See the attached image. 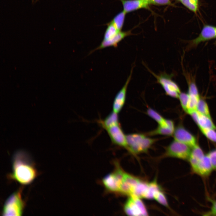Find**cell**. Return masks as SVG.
Here are the masks:
<instances>
[{
	"mask_svg": "<svg viewBox=\"0 0 216 216\" xmlns=\"http://www.w3.org/2000/svg\"><path fill=\"white\" fill-rule=\"evenodd\" d=\"M31 161L29 154L25 151L20 150L16 152L13 156L11 177L22 184L31 183L37 174Z\"/></svg>",
	"mask_w": 216,
	"mask_h": 216,
	"instance_id": "cell-1",
	"label": "cell"
},
{
	"mask_svg": "<svg viewBox=\"0 0 216 216\" xmlns=\"http://www.w3.org/2000/svg\"><path fill=\"white\" fill-rule=\"evenodd\" d=\"M126 138L127 150L134 155L146 152L156 141L155 139L138 133L128 134Z\"/></svg>",
	"mask_w": 216,
	"mask_h": 216,
	"instance_id": "cell-2",
	"label": "cell"
},
{
	"mask_svg": "<svg viewBox=\"0 0 216 216\" xmlns=\"http://www.w3.org/2000/svg\"><path fill=\"white\" fill-rule=\"evenodd\" d=\"M24 207V202L20 191L11 195L5 201L3 207V215L20 216Z\"/></svg>",
	"mask_w": 216,
	"mask_h": 216,
	"instance_id": "cell-3",
	"label": "cell"
},
{
	"mask_svg": "<svg viewBox=\"0 0 216 216\" xmlns=\"http://www.w3.org/2000/svg\"><path fill=\"white\" fill-rule=\"evenodd\" d=\"M191 148L187 145L175 140L167 146L163 157H172L188 161Z\"/></svg>",
	"mask_w": 216,
	"mask_h": 216,
	"instance_id": "cell-4",
	"label": "cell"
},
{
	"mask_svg": "<svg viewBox=\"0 0 216 216\" xmlns=\"http://www.w3.org/2000/svg\"><path fill=\"white\" fill-rule=\"evenodd\" d=\"M114 171L106 176L102 182L106 190L115 193H119L120 185L125 172L117 163H116Z\"/></svg>",
	"mask_w": 216,
	"mask_h": 216,
	"instance_id": "cell-5",
	"label": "cell"
},
{
	"mask_svg": "<svg viewBox=\"0 0 216 216\" xmlns=\"http://www.w3.org/2000/svg\"><path fill=\"white\" fill-rule=\"evenodd\" d=\"M141 198L134 196H129L124 206V210L129 216L148 215L146 208Z\"/></svg>",
	"mask_w": 216,
	"mask_h": 216,
	"instance_id": "cell-6",
	"label": "cell"
},
{
	"mask_svg": "<svg viewBox=\"0 0 216 216\" xmlns=\"http://www.w3.org/2000/svg\"><path fill=\"white\" fill-rule=\"evenodd\" d=\"M156 78L157 82L160 84L166 94L175 98H178L181 93L178 85L172 79L170 75L163 73L157 75L150 71Z\"/></svg>",
	"mask_w": 216,
	"mask_h": 216,
	"instance_id": "cell-7",
	"label": "cell"
},
{
	"mask_svg": "<svg viewBox=\"0 0 216 216\" xmlns=\"http://www.w3.org/2000/svg\"><path fill=\"white\" fill-rule=\"evenodd\" d=\"M105 130L113 144L127 150L126 135L124 134L119 124L113 125Z\"/></svg>",
	"mask_w": 216,
	"mask_h": 216,
	"instance_id": "cell-8",
	"label": "cell"
},
{
	"mask_svg": "<svg viewBox=\"0 0 216 216\" xmlns=\"http://www.w3.org/2000/svg\"><path fill=\"white\" fill-rule=\"evenodd\" d=\"M174 140L184 143L191 148L197 143L196 137L182 125H179L175 129Z\"/></svg>",
	"mask_w": 216,
	"mask_h": 216,
	"instance_id": "cell-9",
	"label": "cell"
},
{
	"mask_svg": "<svg viewBox=\"0 0 216 216\" xmlns=\"http://www.w3.org/2000/svg\"><path fill=\"white\" fill-rule=\"evenodd\" d=\"M191 169L193 173L203 178L208 177L214 170L207 154H205L203 158Z\"/></svg>",
	"mask_w": 216,
	"mask_h": 216,
	"instance_id": "cell-10",
	"label": "cell"
},
{
	"mask_svg": "<svg viewBox=\"0 0 216 216\" xmlns=\"http://www.w3.org/2000/svg\"><path fill=\"white\" fill-rule=\"evenodd\" d=\"M133 67L132 68L130 74L124 86L116 94L112 104V111L118 113L122 110L125 103L127 91L128 84L131 79Z\"/></svg>",
	"mask_w": 216,
	"mask_h": 216,
	"instance_id": "cell-11",
	"label": "cell"
},
{
	"mask_svg": "<svg viewBox=\"0 0 216 216\" xmlns=\"http://www.w3.org/2000/svg\"><path fill=\"white\" fill-rule=\"evenodd\" d=\"M216 38V27L206 25L203 28L199 35L190 42V48L196 46L201 42Z\"/></svg>",
	"mask_w": 216,
	"mask_h": 216,
	"instance_id": "cell-12",
	"label": "cell"
},
{
	"mask_svg": "<svg viewBox=\"0 0 216 216\" xmlns=\"http://www.w3.org/2000/svg\"><path fill=\"white\" fill-rule=\"evenodd\" d=\"M140 179L124 172L120 187L119 193L129 196H131Z\"/></svg>",
	"mask_w": 216,
	"mask_h": 216,
	"instance_id": "cell-13",
	"label": "cell"
},
{
	"mask_svg": "<svg viewBox=\"0 0 216 216\" xmlns=\"http://www.w3.org/2000/svg\"><path fill=\"white\" fill-rule=\"evenodd\" d=\"M130 31L122 32H118L111 38L106 40H103L100 44L93 50L91 51V53L95 51L102 49L110 46L116 47L118 44L125 37L130 34Z\"/></svg>",
	"mask_w": 216,
	"mask_h": 216,
	"instance_id": "cell-14",
	"label": "cell"
},
{
	"mask_svg": "<svg viewBox=\"0 0 216 216\" xmlns=\"http://www.w3.org/2000/svg\"><path fill=\"white\" fill-rule=\"evenodd\" d=\"M126 13L141 8H147L149 4L143 0H120Z\"/></svg>",
	"mask_w": 216,
	"mask_h": 216,
	"instance_id": "cell-15",
	"label": "cell"
},
{
	"mask_svg": "<svg viewBox=\"0 0 216 216\" xmlns=\"http://www.w3.org/2000/svg\"><path fill=\"white\" fill-rule=\"evenodd\" d=\"M205 155L201 148L197 144L192 148L188 161L190 164L191 169L195 166Z\"/></svg>",
	"mask_w": 216,
	"mask_h": 216,
	"instance_id": "cell-16",
	"label": "cell"
},
{
	"mask_svg": "<svg viewBox=\"0 0 216 216\" xmlns=\"http://www.w3.org/2000/svg\"><path fill=\"white\" fill-rule=\"evenodd\" d=\"M197 112V116L195 122L200 129H212L216 130V126L213 122L211 118Z\"/></svg>",
	"mask_w": 216,
	"mask_h": 216,
	"instance_id": "cell-17",
	"label": "cell"
},
{
	"mask_svg": "<svg viewBox=\"0 0 216 216\" xmlns=\"http://www.w3.org/2000/svg\"><path fill=\"white\" fill-rule=\"evenodd\" d=\"M118 113L113 111L110 113L103 120H100L99 123L104 129L119 124Z\"/></svg>",
	"mask_w": 216,
	"mask_h": 216,
	"instance_id": "cell-18",
	"label": "cell"
},
{
	"mask_svg": "<svg viewBox=\"0 0 216 216\" xmlns=\"http://www.w3.org/2000/svg\"><path fill=\"white\" fill-rule=\"evenodd\" d=\"M175 129V127L170 126L168 124L166 126L159 125L155 129L149 132L148 133V135L151 136L161 135L171 136L173 135Z\"/></svg>",
	"mask_w": 216,
	"mask_h": 216,
	"instance_id": "cell-19",
	"label": "cell"
},
{
	"mask_svg": "<svg viewBox=\"0 0 216 216\" xmlns=\"http://www.w3.org/2000/svg\"><path fill=\"white\" fill-rule=\"evenodd\" d=\"M162 190L156 179L148 182V188L144 198L147 199H154V194L157 191Z\"/></svg>",
	"mask_w": 216,
	"mask_h": 216,
	"instance_id": "cell-20",
	"label": "cell"
},
{
	"mask_svg": "<svg viewBox=\"0 0 216 216\" xmlns=\"http://www.w3.org/2000/svg\"><path fill=\"white\" fill-rule=\"evenodd\" d=\"M147 113L150 117L155 120L159 124L162 126H166L167 124L166 119L164 118L159 113L151 108H148Z\"/></svg>",
	"mask_w": 216,
	"mask_h": 216,
	"instance_id": "cell-21",
	"label": "cell"
},
{
	"mask_svg": "<svg viewBox=\"0 0 216 216\" xmlns=\"http://www.w3.org/2000/svg\"><path fill=\"white\" fill-rule=\"evenodd\" d=\"M107 27L104 34L103 40H108L117 34L119 31L111 21L107 24Z\"/></svg>",
	"mask_w": 216,
	"mask_h": 216,
	"instance_id": "cell-22",
	"label": "cell"
},
{
	"mask_svg": "<svg viewBox=\"0 0 216 216\" xmlns=\"http://www.w3.org/2000/svg\"><path fill=\"white\" fill-rule=\"evenodd\" d=\"M126 14L123 10L116 15L111 21L119 31H121L123 27Z\"/></svg>",
	"mask_w": 216,
	"mask_h": 216,
	"instance_id": "cell-23",
	"label": "cell"
},
{
	"mask_svg": "<svg viewBox=\"0 0 216 216\" xmlns=\"http://www.w3.org/2000/svg\"><path fill=\"white\" fill-rule=\"evenodd\" d=\"M196 110L199 113L211 118L208 106L204 100L200 99Z\"/></svg>",
	"mask_w": 216,
	"mask_h": 216,
	"instance_id": "cell-24",
	"label": "cell"
},
{
	"mask_svg": "<svg viewBox=\"0 0 216 216\" xmlns=\"http://www.w3.org/2000/svg\"><path fill=\"white\" fill-rule=\"evenodd\" d=\"M154 199L161 205L170 208L166 197L162 190H158L155 193Z\"/></svg>",
	"mask_w": 216,
	"mask_h": 216,
	"instance_id": "cell-25",
	"label": "cell"
},
{
	"mask_svg": "<svg viewBox=\"0 0 216 216\" xmlns=\"http://www.w3.org/2000/svg\"><path fill=\"white\" fill-rule=\"evenodd\" d=\"M200 130L208 139L216 143V130L212 129H201Z\"/></svg>",
	"mask_w": 216,
	"mask_h": 216,
	"instance_id": "cell-26",
	"label": "cell"
},
{
	"mask_svg": "<svg viewBox=\"0 0 216 216\" xmlns=\"http://www.w3.org/2000/svg\"><path fill=\"white\" fill-rule=\"evenodd\" d=\"M178 98L183 109L186 113L189 100V95L188 93L181 92Z\"/></svg>",
	"mask_w": 216,
	"mask_h": 216,
	"instance_id": "cell-27",
	"label": "cell"
},
{
	"mask_svg": "<svg viewBox=\"0 0 216 216\" xmlns=\"http://www.w3.org/2000/svg\"><path fill=\"white\" fill-rule=\"evenodd\" d=\"M181 2L188 9L194 12H196L198 5L194 3L191 0H182Z\"/></svg>",
	"mask_w": 216,
	"mask_h": 216,
	"instance_id": "cell-28",
	"label": "cell"
},
{
	"mask_svg": "<svg viewBox=\"0 0 216 216\" xmlns=\"http://www.w3.org/2000/svg\"><path fill=\"white\" fill-rule=\"evenodd\" d=\"M211 206L208 211L204 213L203 215L207 216H216V200H210Z\"/></svg>",
	"mask_w": 216,
	"mask_h": 216,
	"instance_id": "cell-29",
	"label": "cell"
},
{
	"mask_svg": "<svg viewBox=\"0 0 216 216\" xmlns=\"http://www.w3.org/2000/svg\"><path fill=\"white\" fill-rule=\"evenodd\" d=\"M188 93L190 94L200 96L196 86L194 82H189L188 84Z\"/></svg>",
	"mask_w": 216,
	"mask_h": 216,
	"instance_id": "cell-30",
	"label": "cell"
},
{
	"mask_svg": "<svg viewBox=\"0 0 216 216\" xmlns=\"http://www.w3.org/2000/svg\"><path fill=\"white\" fill-rule=\"evenodd\" d=\"M207 154L211 160L214 170L216 171V148L209 152Z\"/></svg>",
	"mask_w": 216,
	"mask_h": 216,
	"instance_id": "cell-31",
	"label": "cell"
},
{
	"mask_svg": "<svg viewBox=\"0 0 216 216\" xmlns=\"http://www.w3.org/2000/svg\"><path fill=\"white\" fill-rule=\"evenodd\" d=\"M151 4L158 5H171L170 0H152Z\"/></svg>",
	"mask_w": 216,
	"mask_h": 216,
	"instance_id": "cell-32",
	"label": "cell"
},
{
	"mask_svg": "<svg viewBox=\"0 0 216 216\" xmlns=\"http://www.w3.org/2000/svg\"><path fill=\"white\" fill-rule=\"evenodd\" d=\"M192 1L197 5H198V0H191Z\"/></svg>",
	"mask_w": 216,
	"mask_h": 216,
	"instance_id": "cell-33",
	"label": "cell"
},
{
	"mask_svg": "<svg viewBox=\"0 0 216 216\" xmlns=\"http://www.w3.org/2000/svg\"><path fill=\"white\" fill-rule=\"evenodd\" d=\"M148 2L149 4H151L152 0H143Z\"/></svg>",
	"mask_w": 216,
	"mask_h": 216,
	"instance_id": "cell-34",
	"label": "cell"
},
{
	"mask_svg": "<svg viewBox=\"0 0 216 216\" xmlns=\"http://www.w3.org/2000/svg\"><path fill=\"white\" fill-rule=\"evenodd\" d=\"M177 0L178 1H182V0Z\"/></svg>",
	"mask_w": 216,
	"mask_h": 216,
	"instance_id": "cell-35",
	"label": "cell"
},
{
	"mask_svg": "<svg viewBox=\"0 0 216 216\" xmlns=\"http://www.w3.org/2000/svg\"><path fill=\"white\" fill-rule=\"evenodd\" d=\"M215 44H216V41H215Z\"/></svg>",
	"mask_w": 216,
	"mask_h": 216,
	"instance_id": "cell-36",
	"label": "cell"
}]
</instances>
